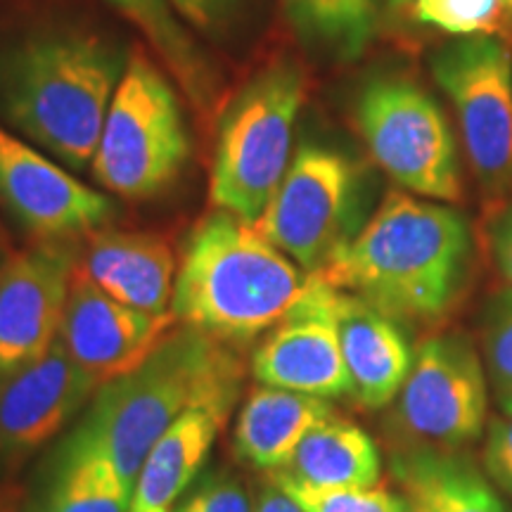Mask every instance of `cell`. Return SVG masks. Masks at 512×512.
<instances>
[{
	"mask_svg": "<svg viewBox=\"0 0 512 512\" xmlns=\"http://www.w3.org/2000/svg\"><path fill=\"white\" fill-rule=\"evenodd\" d=\"M328 418V399L261 384L247 396L235 422V451L256 470L280 472L290 465L306 434Z\"/></svg>",
	"mask_w": 512,
	"mask_h": 512,
	"instance_id": "d6986e66",
	"label": "cell"
},
{
	"mask_svg": "<svg viewBox=\"0 0 512 512\" xmlns=\"http://www.w3.org/2000/svg\"><path fill=\"white\" fill-rule=\"evenodd\" d=\"M472 252L470 223L458 209L392 190L316 275L396 323H437L470 285Z\"/></svg>",
	"mask_w": 512,
	"mask_h": 512,
	"instance_id": "6da1fadb",
	"label": "cell"
},
{
	"mask_svg": "<svg viewBox=\"0 0 512 512\" xmlns=\"http://www.w3.org/2000/svg\"><path fill=\"white\" fill-rule=\"evenodd\" d=\"M174 320V311L145 313L117 302L76 266L60 342L102 387L133 373L169 335Z\"/></svg>",
	"mask_w": 512,
	"mask_h": 512,
	"instance_id": "5bb4252c",
	"label": "cell"
},
{
	"mask_svg": "<svg viewBox=\"0 0 512 512\" xmlns=\"http://www.w3.org/2000/svg\"><path fill=\"white\" fill-rule=\"evenodd\" d=\"M482 463L496 489L512 498V413H501L489 425Z\"/></svg>",
	"mask_w": 512,
	"mask_h": 512,
	"instance_id": "f1b7e54d",
	"label": "cell"
},
{
	"mask_svg": "<svg viewBox=\"0 0 512 512\" xmlns=\"http://www.w3.org/2000/svg\"><path fill=\"white\" fill-rule=\"evenodd\" d=\"M309 285L311 273L256 223L216 209L185 242L171 311L181 325L221 342H247L275 328Z\"/></svg>",
	"mask_w": 512,
	"mask_h": 512,
	"instance_id": "277c9868",
	"label": "cell"
},
{
	"mask_svg": "<svg viewBox=\"0 0 512 512\" xmlns=\"http://www.w3.org/2000/svg\"><path fill=\"white\" fill-rule=\"evenodd\" d=\"M252 494L230 472H211L202 482L192 484L176 512H254Z\"/></svg>",
	"mask_w": 512,
	"mask_h": 512,
	"instance_id": "83f0119b",
	"label": "cell"
},
{
	"mask_svg": "<svg viewBox=\"0 0 512 512\" xmlns=\"http://www.w3.org/2000/svg\"><path fill=\"white\" fill-rule=\"evenodd\" d=\"M242 375L228 342L183 325L133 373L102 384L74 439L100 448L133 486L147 451L181 415L195 408L233 413Z\"/></svg>",
	"mask_w": 512,
	"mask_h": 512,
	"instance_id": "3957f363",
	"label": "cell"
},
{
	"mask_svg": "<svg viewBox=\"0 0 512 512\" xmlns=\"http://www.w3.org/2000/svg\"><path fill=\"white\" fill-rule=\"evenodd\" d=\"M98 389L60 337L46 354L0 377V458L12 463L48 444Z\"/></svg>",
	"mask_w": 512,
	"mask_h": 512,
	"instance_id": "9a60e30c",
	"label": "cell"
},
{
	"mask_svg": "<svg viewBox=\"0 0 512 512\" xmlns=\"http://www.w3.org/2000/svg\"><path fill=\"white\" fill-rule=\"evenodd\" d=\"M486 418L489 377L470 339H427L396 396L399 430L413 441V448L460 451L482 437Z\"/></svg>",
	"mask_w": 512,
	"mask_h": 512,
	"instance_id": "30bf717a",
	"label": "cell"
},
{
	"mask_svg": "<svg viewBox=\"0 0 512 512\" xmlns=\"http://www.w3.org/2000/svg\"><path fill=\"white\" fill-rule=\"evenodd\" d=\"M486 204L512 200V53L496 36H463L432 55Z\"/></svg>",
	"mask_w": 512,
	"mask_h": 512,
	"instance_id": "ba28073f",
	"label": "cell"
},
{
	"mask_svg": "<svg viewBox=\"0 0 512 512\" xmlns=\"http://www.w3.org/2000/svg\"><path fill=\"white\" fill-rule=\"evenodd\" d=\"M79 256L64 242H41L0 264V377L53 347Z\"/></svg>",
	"mask_w": 512,
	"mask_h": 512,
	"instance_id": "7c38bea8",
	"label": "cell"
},
{
	"mask_svg": "<svg viewBox=\"0 0 512 512\" xmlns=\"http://www.w3.org/2000/svg\"><path fill=\"white\" fill-rule=\"evenodd\" d=\"M254 512H302V508H299V505L273 482L271 486H266V489L261 491L259 498H256Z\"/></svg>",
	"mask_w": 512,
	"mask_h": 512,
	"instance_id": "1f68e13d",
	"label": "cell"
},
{
	"mask_svg": "<svg viewBox=\"0 0 512 512\" xmlns=\"http://www.w3.org/2000/svg\"><path fill=\"white\" fill-rule=\"evenodd\" d=\"M491 247H494L496 264L503 278L512 287V200L498 211L494 226H491Z\"/></svg>",
	"mask_w": 512,
	"mask_h": 512,
	"instance_id": "4dcf8cb0",
	"label": "cell"
},
{
	"mask_svg": "<svg viewBox=\"0 0 512 512\" xmlns=\"http://www.w3.org/2000/svg\"><path fill=\"white\" fill-rule=\"evenodd\" d=\"M501 0H415V15L451 36H496L503 24Z\"/></svg>",
	"mask_w": 512,
	"mask_h": 512,
	"instance_id": "484cf974",
	"label": "cell"
},
{
	"mask_svg": "<svg viewBox=\"0 0 512 512\" xmlns=\"http://www.w3.org/2000/svg\"><path fill=\"white\" fill-rule=\"evenodd\" d=\"M309 81L302 64L280 57L256 72L230 102L211 162L209 200L256 223L292 162L294 124Z\"/></svg>",
	"mask_w": 512,
	"mask_h": 512,
	"instance_id": "5b68a950",
	"label": "cell"
},
{
	"mask_svg": "<svg viewBox=\"0 0 512 512\" xmlns=\"http://www.w3.org/2000/svg\"><path fill=\"white\" fill-rule=\"evenodd\" d=\"M361 169L349 155L304 143L256 228L306 273H320L358 233Z\"/></svg>",
	"mask_w": 512,
	"mask_h": 512,
	"instance_id": "9c48e42d",
	"label": "cell"
},
{
	"mask_svg": "<svg viewBox=\"0 0 512 512\" xmlns=\"http://www.w3.org/2000/svg\"><path fill=\"white\" fill-rule=\"evenodd\" d=\"M147 38L192 105L207 110L214 98V74L200 48L181 27L166 0H105Z\"/></svg>",
	"mask_w": 512,
	"mask_h": 512,
	"instance_id": "7402d4cb",
	"label": "cell"
},
{
	"mask_svg": "<svg viewBox=\"0 0 512 512\" xmlns=\"http://www.w3.org/2000/svg\"><path fill=\"white\" fill-rule=\"evenodd\" d=\"M0 200L41 242L91 235L114 216L107 195L72 174L0 126Z\"/></svg>",
	"mask_w": 512,
	"mask_h": 512,
	"instance_id": "4fadbf2b",
	"label": "cell"
},
{
	"mask_svg": "<svg viewBox=\"0 0 512 512\" xmlns=\"http://www.w3.org/2000/svg\"><path fill=\"white\" fill-rule=\"evenodd\" d=\"M166 3L190 27L211 36L226 31L240 8V0H166Z\"/></svg>",
	"mask_w": 512,
	"mask_h": 512,
	"instance_id": "f546056e",
	"label": "cell"
},
{
	"mask_svg": "<svg viewBox=\"0 0 512 512\" xmlns=\"http://www.w3.org/2000/svg\"><path fill=\"white\" fill-rule=\"evenodd\" d=\"M389 3H392L394 8H408V5H411V0H389Z\"/></svg>",
	"mask_w": 512,
	"mask_h": 512,
	"instance_id": "d6a6232c",
	"label": "cell"
},
{
	"mask_svg": "<svg viewBox=\"0 0 512 512\" xmlns=\"http://www.w3.org/2000/svg\"><path fill=\"white\" fill-rule=\"evenodd\" d=\"M280 472L316 489H361L380 484L382 458L363 427L328 418L306 434Z\"/></svg>",
	"mask_w": 512,
	"mask_h": 512,
	"instance_id": "44dd1931",
	"label": "cell"
},
{
	"mask_svg": "<svg viewBox=\"0 0 512 512\" xmlns=\"http://www.w3.org/2000/svg\"><path fill=\"white\" fill-rule=\"evenodd\" d=\"M273 482L302 512H408L406 501L394 496L382 482L361 489H316L283 472H273Z\"/></svg>",
	"mask_w": 512,
	"mask_h": 512,
	"instance_id": "d4e9b609",
	"label": "cell"
},
{
	"mask_svg": "<svg viewBox=\"0 0 512 512\" xmlns=\"http://www.w3.org/2000/svg\"><path fill=\"white\" fill-rule=\"evenodd\" d=\"M190 136L171 83L143 53L126 62L114 91L91 174L126 200L162 195L183 174Z\"/></svg>",
	"mask_w": 512,
	"mask_h": 512,
	"instance_id": "8992f818",
	"label": "cell"
},
{
	"mask_svg": "<svg viewBox=\"0 0 512 512\" xmlns=\"http://www.w3.org/2000/svg\"><path fill=\"white\" fill-rule=\"evenodd\" d=\"M337 290L311 273L304 297L254 349V380L264 387L311 394L320 399L351 394L335 320Z\"/></svg>",
	"mask_w": 512,
	"mask_h": 512,
	"instance_id": "8fae6325",
	"label": "cell"
},
{
	"mask_svg": "<svg viewBox=\"0 0 512 512\" xmlns=\"http://www.w3.org/2000/svg\"><path fill=\"white\" fill-rule=\"evenodd\" d=\"M354 121L370 157L399 188L422 200L463 202L456 136L439 102L418 81L373 76L356 95Z\"/></svg>",
	"mask_w": 512,
	"mask_h": 512,
	"instance_id": "52a82bcc",
	"label": "cell"
},
{
	"mask_svg": "<svg viewBox=\"0 0 512 512\" xmlns=\"http://www.w3.org/2000/svg\"><path fill=\"white\" fill-rule=\"evenodd\" d=\"M408 512H510L491 479L456 451L411 448L392 460Z\"/></svg>",
	"mask_w": 512,
	"mask_h": 512,
	"instance_id": "ffe728a7",
	"label": "cell"
},
{
	"mask_svg": "<svg viewBox=\"0 0 512 512\" xmlns=\"http://www.w3.org/2000/svg\"><path fill=\"white\" fill-rule=\"evenodd\" d=\"M126 69L117 46L81 31H34L0 50V114L72 169L91 166Z\"/></svg>",
	"mask_w": 512,
	"mask_h": 512,
	"instance_id": "7a4b0ae2",
	"label": "cell"
},
{
	"mask_svg": "<svg viewBox=\"0 0 512 512\" xmlns=\"http://www.w3.org/2000/svg\"><path fill=\"white\" fill-rule=\"evenodd\" d=\"M76 266L102 292L145 313H169L176 287V259L155 233L98 228L86 235Z\"/></svg>",
	"mask_w": 512,
	"mask_h": 512,
	"instance_id": "2e32d148",
	"label": "cell"
},
{
	"mask_svg": "<svg viewBox=\"0 0 512 512\" xmlns=\"http://www.w3.org/2000/svg\"><path fill=\"white\" fill-rule=\"evenodd\" d=\"M133 486L100 448L74 439L48 512H131Z\"/></svg>",
	"mask_w": 512,
	"mask_h": 512,
	"instance_id": "cb8c5ba5",
	"label": "cell"
},
{
	"mask_svg": "<svg viewBox=\"0 0 512 512\" xmlns=\"http://www.w3.org/2000/svg\"><path fill=\"white\" fill-rule=\"evenodd\" d=\"M335 320L351 396L368 411L389 406L413 366V351L399 323L342 290L335 294Z\"/></svg>",
	"mask_w": 512,
	"mask_h": 512,
	"instance_id": "e0dca14e",
	"label": "cell"
},
{
	"mask_svg": "<svg viewBox=\"0 0 512 512\" xmlns=\"http://www.w3.org/2000/svg\"><path fill=\"white\" fill-rule=\"evenodd\" d=\"M482 347L498 406L512 396V290L491 299L484 316Z\"/></svg>",
	"mask_w": 512,
	"mask_h": 512,
	"instance_id": "4316f807",
	"label": "cell"
},
{
	"mask_svg": "<svg viewBox=\"0 0 512 512\" xmlns=\"http://www.w3.org/2000/svg\"><path fill=\"white\" fill-rule=\"evenodd\" d=\"M501 413H512V396L501 406Z\"/></svg>",
	"mask_w": 512,
	"mask_h": 512,
	"instance_id": "836d02e7",
	"label": "cell"
},
{
	"mask_svg": "<svg viewBox=\"0 0 512 512\" xmlns=\"http://www.w3.org/2000/svg\"><path fill=\"white\" fill-rule=\"evenodd\" d=\"M228 418L211 408L181 415L147 451L133 482L131 512H176Z\"/></svg>",
	"mask_w": 512,
	"mask_h": 512,
	"instance_id": "ac0fdd59",
	"label": "cell"
},
{
	"mask_svg": "<svg viewBox=\"0 0 512 512\" xmlns=\"http://www.w3.org/2000/svg\"><path fill=\"white\" fill-rule=\"evenodd\" d=\"M283 5L299 36L337 60L361 57L375 36V0H283Z\"/></svg>",
	"mask_w": 512,
	"mask_h": 512,
	"instance_id": "603a6c76",
	"label": "cell"
}]
</instances>
